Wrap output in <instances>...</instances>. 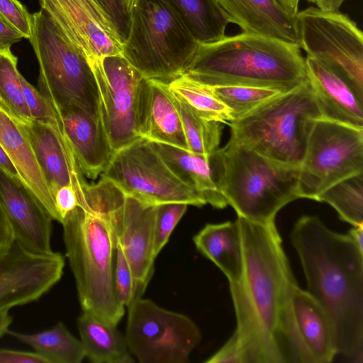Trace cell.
Instances as JSON below:
<instances>
[{"mask_svg":"<svg viewBox=\"0 0 363 363\" xmlns=\"http://www.w3.org/2000/svg\"><path fill=\"white\" fill-rule=\"evenodd\" d=\"M242 248L240 279L229 284L244 363L288 362L283 315L286 293L296 280L274 223L238 216Z\"/></svg>","mask_w":363,"mask_h":363,"instance_id":"6da1fadb","label":"cell"},{"mask_svg":"<svg viewBox=\"0 0 363 363\" xmlns=\"http://www.w3.org/2000/svg\"><path fill=\"white\" fill-rule=\"evenodd\" d=\"M290 239L299 257L306 291L328 315L337 354L363 359V250L348 234L329 229L318 217L301 216Z\"/></svg>","mask_w":363,"mask_h":363,"instance_id":"7a4b0ae2","label":"cell"},{"mask_svg":"<svg viewBox=\"0 0 363 363\" xmlns=\"http://www.w3.org/2000/svg\"><path fill=\"white\" fill-rule=\"evenodd\" d=\"M101 178L96 184H83L79 206L62 223L63 240L82 311L117 325L125 307L114 286L111 213L121 190Z\"/></svg>","mask_w":363,"mask_h":363,"instance_id":"3957f363","label":"cell"},{"mask_svg":"<svg viewBox=\"0 0 363 363\" xmlns=\"http://www.w3.org/2000/svg\"><path fill=\"white\" fill-rule=\"evenodd\" d=\"M184 74L206 86L242 85L285 91L308 81L305 57L297 43L247 32L199 44Z\"/></svg>","mask_w":363,"mask_h":363,"instance_id":"277c9868","label":"cell"},{"mask_svg":"<svg viewBox=\"0 0 363 363\" xmlns=\"http://www.w3.org/2000/svg\"><path fill=\"white\" fill-rule=\"evenodd\" d=\"M220 152L221 191L238 216L261 224L274 223L284 206L299 199V167L271 160L232 138Z\"/></svg>","mask_w":363,"mask_h":363,"instance_id":"5b68a950","label":"cell"},{"mask_svg":"<svg viewBox=\"0 0 363 363\" xmlns=\"http://www.w3.org/2000/svg\"><path fill=\"white\" fill-rule=\"evenodd\" d=\"M322 115L309 82L229 123L231 135L259 154L299 167L313 121Z\"/></svg>","mask_w":363,"mask_h":363,"instance_id":"8992f818","label":"cell"},{"mask_svg":"<svg viewBox=\"0 0 363 363\" xmlns=\"http://www.w3.org/2000/svg\"><path fill=\"white\" fill-rule=\"evenodd\" d=\"M123 56L145 79L169 83L183 75L199 43L164 0H135Z\"/></svg>","mask_w":363,"mask_h":363,"instance_id":"52a82bcc","label":"cell"},{"mask_svg":"<svg viewBox=\"0 0 363 363\" xmlns=\"http://www.w3.org/2000/svg\"><path fill=\"white\" fill-rule=\"evenodd\" d=\"M28 40L39 65L38 90L50 105L58 111L77 106L99 119L98 88L87 57L43 9L32 14Z\"/></svg>","mask_w":363,"mask_h":363,"instance_id":"ba28073f","label":"cell"},{"mask_svg":"<svg viewBox=\"0 0 363 363\" xmlns=\"http://www.w3.org/2000/svg\"><path fill=\"white\" fill-rule=\"evenodd\" d=\"M297 44L340 77L363 100V33L340 11L310 6L296 14Z\"/></svg>","mask_w":363,"mask_h":363,"instance_id":"9c48e42d","label":"cell"},{"mask_svg":"<svg viewBox=\"0 0 363 363\" xmlns=\"http://www.w3.org/2000/svg\"><path fill=\"white\" fill-rule=\"evenodd\" d=\"M362 172L363 129L322 117L315 119L299 166V199L318 201L333 184Z\"/></svg>","mask_w":363,"mask_h":363,"instance_id":"30bf717a","label":"cell"},{"mask_svg":"<svg viewBox=\"0 0 363 363\" xmlns=\"http://www.w3.org/2000/svg\"><path fill=\"white\" fill-rule=\"evenodd\" d=\"M101 177L143 202H182L198 207L206 204L200 194L174 174L152 142L143 138L115 152Z\"/></svg>","mask_w":363,"mask_h":363,"instance_id":"8fae6325","label":"cell"},{"mask_svg":"<svg viewBox=\"0 0 363 363\" xmlns=\"http://www.w3.org/2000/svg\"><path fill=\"white\" fill-rule=\"evenodd\" d=\"M125 340L141 363H184L201 334L188 316L139 298L128 308Z\"/></svg>","mask_w":363,"mask_h":363,"instance_id":"7c38bea8","label":"cell"},{"mask_svg":"<svg viewBox=\"0 0 363 363\" xmlns=\"http://www.w3.org/2000/svg\"><path fill=\"white\" fill-rule=\"evenodd\" d=\"M89 62L98 88L99 119L115 152L141 138L138 113L144 77L122 54Z\"/></svg>","mask_w":363,"mask_h":363,"instance_id":"4fadbf2b","label":"cell"},{"mask_svg":"<svg viewBox=\"0 0 363 363\" xmlns=\"http://www.w3.org/2000/svg\"><path fill=\"white\" fill-rule=\"evenodd\" d=\"M283 334L288 362L329 363L337 355L331 320L318 302L293 281L287 290Z\"/></svg>","mask_w":363,"mask_h":363,"instance_id":"5bb4252c","label":"cell"},{"mask_svg":"<svg viewBox=\"0 0 363 363\" xmlns=\"http://www.w3.org/2000/svg\"><path fill=\"white\" fill-rule=\"evenodd\" d=\"M60 252L30 250L13 238L0 247V312L40 298L61 279Z\"/></svg>","mask_w":363,"mask_h":363,"instance_id":"9a60e30c","label":"cell"},{"mask_svg":"<svg viewBox=\"0 0 363 363\" xmlns=\"http://www.w3.org/2000/svg\"><path fill=\"white\" fill-rule=\"evenodd\" d=\"M157 205L126 195L122 190L111 213L115 240L132 270L137 298H141L154 273V231Z\"/></svg>","mask_w":363,"mask_h":363,"instance_id":"2e32d148","label":"cell"},{"mask_svg":"<svg viewBox=\"0 0 363 363\" xmlns=\"http://www.w3.org/2000/svg\"><path fill=\"white\" fill-rule=\"evenodd\" d=\"M39 3L88 61L121 54L122 43L96 0H39Z\"/></svg>","mask_w":363,"mask_h":363,"instance_id":"e0dca14e","label":"cell"},{"mask_svg":"<svg viewBox=\"0 0 363 363\" xmlns=\"http://www.w3.org/2000/svg\"><path fill=\"white\" fill-rule=\"evenodd\" d=\"M0 203L16 240L34 251H52L53 220L19 178L1 168Z\"/></svg>","mask_w":363,"mask_h":363,"instance_id":"ac0fdd59","label":"cell"},{"mask_svg":"<svg viewBox=\"0 0 363 363\" xmlns=\"http://www.w3.org/2000/svg\"><path fill=\"white\" fill-rule=\"evenodd\" d=\"M18 122L33 147L53 201L61 186L72 185L77 191L80 190L85 182L84 174L66 138L60 116L48 123Z\"/></svg>","mask_w":363,"mask_h":363,"instance_id":"d6986e66","label":"cell"},{"mask_svg":"<svg viewBox=\"0 0 363 363\" xmlns=\"http://www.w3.org/2000/svg\"><path fill=\"white\" fill-rule=\"evenodd\" d=\"M58 112L66 138L82 174L96 179L114 154L100 120L77 106H69Z\"/></svg>","mask_w":363,"mask_h":363,"instance_id":"ffe728a7","label":"cell"},{"mask_svg":"<svg viewBox=\"0 0 363 363\" xmlns=\"http://www.w3.org/2000/svg\"><path fill=\"white\" fill-rule=\"evenodd\" d=\"M138 123L141 138L188 150L181 118L167 83L143 79Z\"/></svg>","mask_w":363,"mask_h":363,"instance_id":"44dd1931","label":"cell"},{"mask_svg":"<svg viewBox=\"0 0 363 363\" xmlns=\"http://www.w3.org/2000/svg\"><path fill=\"white\" fill-rule=\"evenodd\" d=\"M152 143L174 174L200 194L206 204L216 208L228 206L220 189L223 164L220 147L205 156L167 144Z\"/></svg>","mask_w":363,"mask_h":363,"instance_id":"7402d4cb","label":"cell"},{"mask_svg":"<svg viewBox=\"0 0 363 363\" xmlns=\"http://www.w3.org/2000/svg\"><path fill=\"white\" fill-rule=\"evenodd\" d=\"M305 61L322 118L363 129V100L325 65L308 57Z\"/></svg>","mask_w":363,"mask_h":363,"instance_id":"603a6c76","label":"cell"},{"mask_svg":"<svg viewBox=\"0 0 363 363\" xmlns=\"http://www.w3.org/2000/svg\"><path fill=\"white\" fill-rule=\"evenodd\" d=\"M0 145L15 166L21 182L55 220L53 198L33 147L18 121L1 103Z\"/></svg>","mask_w":363,"mask_h":363,"instance_id":"cb8c5ba5","label":"cell"},{"mask_svg":"<svg viewBox=\"0 0 363 363\" xmlns=\"http://www.w3.org/2000/svg\"><path fill=\"white\" fill-rule=\"evenodd\" d=\"M242 32L297 43L296 15L277 0H216Z\"/></svg>","mask_w":363,"mask_h":363,"instance_id":"d4e9b609","label":"cell"},{"mask_svg":"<svg viewBox=\"0 0 363 363\" xmlns=\"http://www.w3.org/2000/svg\"><path fill=\"white\" fill-rule=\"evenodd\" d=\"M195 246L227 277L238 282L243 270V248L238 221L206 225L193 238Z\"/></svg>","mask_w":363,"mask_h":363,"instance_id":"484cf974","label":"cell"},{"mask_svg":"<svg viewBox=\"0 0 363 363\" xmlns=\"http://www.w3.org/2000/svg\"><path fill=\"white\" fill-rule=\"evenodd\" d=\"M77 328L85 357L94 363H133L126 340L116 325L82 311Z\"/></svg>","mask_w":363,"mask_h":363,"instance_id":"4316f807","label":"cell"},{"mask_svg":"<svg viewBox=\"0 0 363 363\" xmlns=\"http://www.w3.org/2000/svg\"><path fill=\"white\" fill-rule=\"evenodd\" d=\"M177 13L199 44L225 36L229 17L216 0H164Z\"/></svg>","mask_w":363,"mask_h":363,"instance_id":"83f0119b","label":"cell"},{"mask_svg":"<svg viewBox=\"0 0 363 363\" xmlns=\"http://www.w3.org/2000/svg\"><path fill=\"white\" fill-rule=\"evenodd\" d=\"M7 333L30 346L48 363H80L86 357L81 340L61 322L39 333L28 334L9 330Z\"/></svg>","mask_w":363,"mask_h":363,"instance_id":"f1b7e54d","label":"cell"},{"mask_svg":"<svg viewBox=\"0 0 363 363\" xmlns=\"http://www.w3.org/2000/svg\"><path fill=\"white\" fill-rule=\"evenodd\" d=\"M169 92L181 118L188 150L196 154L210 155L219 148L222 123L203 118L181 98Z\"/></svg>","mask_w":363,"mask_h":363,"instance_id":"f546056e","label":"cell"},{"mask_svg":"<svg viewBox=\"0 0 363 363\" xmlns=\"http://www.w3.org/2000/svg\"><path fill=\"white\" fill-rule=\"evenodd\" d=\"M167 86L170 91L203 118L227 124L232 121L230 110L212 94L207 86L184 74L167 83Z\"/></svg>","mask_w":363,"mask_h":363,"instance_id":"4dcf8cb0","label":"cell"},{"mask_svg":"<svg viewBox=\"0 0 363 363\" xmlns=\"http://www.w3.org/2000/svg\"><path fill=\"white\" fill-rule=\"evenodd\" d=\"M330 204L340 218L352 226L363 225V172L333 184L318 197Z\"/></svg>","mask_w":363,"mask_h":363,"instance_id":"1f68e13d","label":"cell"},{"mask_svg":"<svg viewBox=\"0 0 363 363\" xmlns=\"http://www.w3.org/2000/svg\"><path fill=\"white\" fill-rule=\"evenodd\" d=\"M11 46L0 44V103L14 118L28 123L33 120L22 91L18 59Z\"/></svg>","mask_w":363,"mask_h":363,"instance_id":"d6a6232c","label":"cell"},{"mask_svg":"<svg viewBox=\"0 0 363 363\" xmlns=\"http://www.w3.org/2000/svg\"><path fill=\"white\" fill-rule=\"evenodd\" d=\"M207 86L230 110L231 121L242 117L267 101L286 92L275 88L242 85Z\"/></svg>","mask_w":363,"mask_h":363,"instance_id":"836d02e7","label":"cell"},{"mask_svg":"<svg viewBox=\"0 0 363 363\" xmlns=\"http://www.w3.org/2000/svg\"><path fill=\"white\" fill-rule=\"evenodd\" d=\"M188 206L182 202L157 205L154 231V252L156 257L167 243L172 231L185 213Z\"/></svg>","mask_w":363,"mask_h":363,"instance_id":"e575fe53","label":"cell"},{"mask_svg":"<svg viewBox=\"0 0 363 363\" xmlns=\"http://www.w3.org/2000/svg\"><path fill=\"white\" fill-rule=\"evenodd\" d=\"M113 281L116 295L124 307L137 300L133 274L121 246L116 242Z\"/></svg>","mask_w":363,"mask_h":363,"instance_id":"d590c367","label":"cell"},{"mask_svg":"<svg viewBox=\"0 0 363 363\" xmlns=\"http://www.w3.org/2000/svg\"><path fill=\"white\" fill-rule=\"evenodd\" d=\"M21 84L24 99L33 121H53L58 116L40 91L32 86L21 74Z\"/></svg>","mask_w":363,"mask_h":363,"instance_id":"8d00e7d4","label":"cell"},{"mask_svg":"<svg viewBox=\"0 0 363 363\" xmlns=\"http://www.w3.org/2000/svg\"><path fill=\"white\" fill-rule=\"evenodd\" d=\"M0 16L19 31L24 38H30L32 14L18 0H0Z\"/></svg>","mask_w":363,"mask_h":363,"instance_id":"74e56055","label":"cell"},{"mask_svg":"<svg viewBox=\"0 0 363 363\" xmlns=\"http://www.w3.org/2000/svg\"><path fill=\"white\" fill-rule=\"evenodd\" d=\"M111 24L113 27L120 41L126 40L130 23V13L123 0H96Z\"/></svg>","mask_w":363,"mask_h":363,"instance_id":"f35d334b","label":"cell"},{"mask_svg":"<svg viewBox=\"0 0 363 363\" xmlns=\"http://www.w3.org/2000/svg\"><path fill=\"white\" fill-rule=\"evenodd\" d=\"M55 220L62 223L67 216L79 206L77 190L72 185L59 188L54 195Z\"/></svg>","mask_w":363,"mask_h":363,"instance_id":"ab89813d","label":"cell"},{"mask_svg":"<svg viewBox=\"0 0 363 363\" xmlns=\"http://www.w3.org/2000/svg\"><path fill=\"white\" fill-rule=\"evenodd\" d=\"M208 363H244L236 335L232 336L225 345L206 361Z\"/></svg>","mask_w":363,"mask_h":363,"instance_id":"60d3db41","label":"cell"},{"mask_svg":"<svg viewBox=\"0 0 363 363\" xmlns=\"http://www.w3.org/2000/svg\"><path fill=\"white\" fill-rule=\"evenodd\" d=\"M0 363H48L35 351L27 352L0 348Z\"/></svg>","mask_w":363,"mask_h":363,"instance_id":"b9f144b4","label":"cell"},{"mask_svg":"<svg viewBox=\"0 0 363 363\" xmlns=\"http://www.w3.org/2000/svg\"><path fill=\"white\" fill-rule=\"evenodd\" d=\"M22 38V34L0 16V44L11 45Z\"/></svg>","mask_w":363,"mask_h":363,"instance_id":"7bdbcfd3","label":"cell"},{"mask_svg":"<svg viewBox=\"0 0 363 363\" xmlns=\"http://www.w3.org/2000/svg\"><path fill=\"white\" fill-rule=\"evenodd\" d=\"M13 238L11 225L0 203V247L8 244Z\"/></svg>","mask_w":363,"mask_h":363,"instance_id":"ee69618b","label":"cell"},{"mask_svg":"<svg viewBox=\"0 0 363 363\" xmlns=\"http://www.w3.org/2000/svg\"><path fill=\"white\" fill-rule=\"evenodd\" d=\"M0 168L10 175L19 178L18 172L9 157L0 145ZM20 179V178H19Z\"/></svg>","mask_w":363,"mask_h":363,"instance_id":"f6af8a7d","label":"cell"},{"mask_svg":"<svg viewBox=\"0 0 363 363\" xmlns=\"http://www.w3.org/2000/svg\"><path fill=\"white\" fill-rule=\"evenodd\" d=\"M346 0H315V4L318 9L326 11H340V9Z\"/></svg>","mask_w":363,"mask_h":363,"instance_id":"bcb514c9","label":"cell"},{"mask_svg":"<svg viewBox=\"0 0 363 363\" xmlns=\"http://www.w3.org/2000/svg\"><path fill=\"white\" fill-rule=\"evenodd\" d=\"M347 234L357 247L363 250V225L353 226Z\"/></svg>","mask_w":363,"mask_h":363,"instance_id":"7dc6e473","label":"cell"},{"mask_svg":"<svg viewBox=\"0 0 363 363\" xmlns=\"http://www.w3.org/2000/svg\"><path fill=\"white\" fill-rule=\"evenodd\" d=\"M12 323V318L9 311L0 312V337L7 333L9 326Z\"/></svg>","mask_w":363,"mask_h":363,"instance_id":"c3c4849f","label":"cell"},{"mask_svg":"<svg viewBox=\"0 0 363 363\" xmlns=\"http://www.w3.org/2000/svg\"><path fill=\"white\" fill-rule=\"evenodd\" d=\"M289 12L296 14L300 0H277Z\"/></svg>","mask_w":363,"mask_h":363,"instance_id":"681fc988","label":"cell"},{"mask_svg":"<svg viewBox=\"0 0 363 363\" xmlns=\"http://www.w3.org/2000/svg\"><path fill=\"white\" fill-rule=\"evenodd\" d=\"M130 13L131 8L134 4L135 0H123Z\"/></svg>","mask_w":363,"mask_h":363,"instance_id":"f907efd6","label":"cell"}]
</instances>
